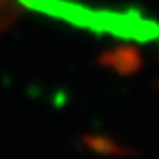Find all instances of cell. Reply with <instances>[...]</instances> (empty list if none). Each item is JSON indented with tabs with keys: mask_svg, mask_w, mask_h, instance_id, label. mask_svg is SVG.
<instances>
[{
	"mask_svg": "<svg viewBox=\"0 0 159 159\" xmlns=\"http://www.w3.org/2000/svg\"><path fill=\"white\" fill-rule=\"evenodd\" d=\"M21 10L23 6L19 0H0V33L6 31L17 19Z\"/></svg>",
	"mask_w": 159,
	"mask_h": 159,
	"instance_id": "obj_2",
	"label": "cell"
},
{
	"mask_svg": "<svg viewBox=\"0 0 159 159\" xmlns=\"http://www.w3.org/2000/svg\"><path fill=\"white\" fill-rule=\"evenodd\" d=\"M102 63L111 65L121 73H134L140 67V54L130 44H123L102 56Z\"/></svg>",
	"mask_w": 159,
	"mask_h": 159,
	"instance_id": "obj_1",
	"label": "cell"
}]
</instances>
